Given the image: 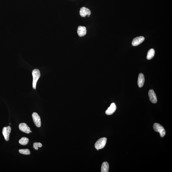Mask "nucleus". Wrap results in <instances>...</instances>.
<instances>
[{"label":"nucleus","mask_w":172,"mask_h":172,"mask_svg":"<svg viewBox=\"0 0 172 172\" xmlns=\"http://www.w3.org/2000/svg\"><path fill=\"white\" fill-rule=\"evenodd\" d=\"M32 74L33 77L32 87L34 89H36V83L40 77V71L37 69H35L32 71Z\"/></svg>","instance_id":"nucleus-1"},{"label":"nucleus","mask_w":172,"mask_h":172,"mask_svg":"<svg viewBox=\"0 0 172 172\" xmlns=\"http://www.w3.org/2000/svg\"><path fill=\"white\" fill-rule=\"evenodd\" d=\"M32 119L35 125L38 128H40L41 126V122L40 116L36 113H33L32 114Z\"/></svg>","instance_id":"nucleus-4"},{"label":"nucleus","mask_w":172,"mask_h":172,"mask_svg":"<svg viewBox=\"0 0 172 172\" xmlns=\"http://www.w3.org/2000/svg\"><path fill=\"white\" fill-rule=\"evenodd\" d=\"M116 109V106L114 103H112L110 106L105 111V113L108 115H111L114 113Z\"/></svg>","instance_id":"nucleus-9"},{"label":"nucleus","mask_w":172,"mask_h":172,"mask_svg":"<svg viewBox=\"0 0 172 172\" xmlns=\"http://www.w3.org/2000/svg\"><path fill=\"white\" fill-rule=\"evenodd\" d=\"M148 95L150 101L153 103H156L157 102V99L156 94L153 90H150L149 92Z\"/></svg>","instance_id":"nucleus-7"},{"label":"nucleus","mask_w":172,"mask_h":172,"mask_svg":"<svg viewBox=\"0 0 172 172\" xmlns=\"http://www.w3.org/2000/svg\"><path fill=\"white\" fill-rule=\"evenodd\" d=\"M91 12L89 9L85 7H82L80 11V14L82 17H85L87 15L90 16Z\"/></svg>","instance_id":"nucleus-10"},{"label":"nucleus","mask_w":172,"mask_h":172,"mask_svg":"<svg viewBox=\"0 0 172 172\" xmlns=\"http://www.w3.org/2000/svg\"><path fill=\"white\" fill-rule=\"evenodd\" d=\"M19 152L20 153L25 155H29L30 154V152L28 149H20L19 150Z\"/></svg>","instance_id":"nucleus-16"},{"label":"nucleus","mask_w":172,"mask_h":172,"mask_svg":"<svg viewBox=\"0 0 172 172\" xmlns=\"http://www.w3.org/2000/svg\"><path fill=\"white\" fill-rule=\"evenodd\" d=\"M153 127L155 132L159 133L161 137H163L166 135V131L164 128L160 124L158 123H155L154 124Z\"/></svg>","instance_id":"nucleus-3"},{"label":"nucleus","mask_w":172,"mask_h":172,"mask_svg":"<svg viewBox=\"0 0 172 172\" xmlns=\"http://www.w3.org/2000/svg\"><path fill=\"white\" fill-rule=\"evenodd\" d=\"M155 54V51L154 49L151 48L149 50L148 52L147 59L148 60H151L154 57Z\"/></svg>","instance_id":"nucleus-14"},{"label":"nucleus","mask_w":172,"mask_h":172,"mask_svg":"<svg viewBox=\"0 0 172 172\" xmlns=\"http://www.w3.org/2000/svg\"><path fill=\"white\" fill-rule=\"evenodd\" d=\"M29 139L27 137H23L19 141L20 144L22 145H25L28 144Z\"/></svg>","instance_id":"nucleus-15"},{"label":"nucleus","mask_w":172,"mask_h":172,"mask_svg":"<svg viewBox=\"0 0 172 172\" xmlns=\"http://www.w3.org/2000/svg\"><path fill=\"white\" fill-rule=\"evenodd\" d=\"M19 128L20 130L27 134L30 133V129L25 123H21L19 125Z\"/></svg>","instance_id":"nucleus-6"},{"label":"nucleus","mask_w":172,"mask_h":172,"mask_svg":"<svg viewBox=\"0 0 172 172\" xmlns=\"http://www.w3.org/2000/svg\"><path fill=\"white\" fill-rule=\"evenodd\" d=\"M42 146V145L40 143H35L33 144L34 148L35 150H38V147H41Z\"/></svg>","instance_id":"nucleus-17"},{"label":"nucleus","mask_w":172,"mask_h":172,"mask_svg":"<svg viewBox=\"0 0 172 172\" xmlns=\"http://www.w3.org/2000/svg\"><path fill=\"white\" fill-rule=\"evenodd\" d=\"M144 38L143 36L136 37L133 39L132 42V44L133 46H137L143 43L144 40Z\"/></svg>","instance_id":"nucleus-8"},{"label":"nucleus","mask_w":172,"mask_h":172,"mask_svg":"<svg viewBox=\"0 0 172 172\" xmlns=\"http://www.w3.org/2000/svg\"><path fill=\"white\" fill-rule=\"evenodd\" d=\"M77 32L80 37H82L85 36L86 34V28L85 27L81 26L78 27Z\"/></svg>","instance_id":"nucleus-11"},{"label":"nucleus","mask_w":172,"mask_h":172,"mask_svg":"<svg viewBox=\"0 0 172 172\" xmlns=\"http://www.w3.org/2000/svg\"><path fill=\"white\" fill-rule=\"evenodd\" d=\"M145 78L144 75L142 73L139 74L138 80V85L139 87H142L144 85Z\"/></svg>","instance_id":"nucleus-12"},{"label":"nucleus","mask_w":172,"mask_h":172,"mask_svg":"<svg viewBox=\"0 0 172 172\" xmlns=\"http://www.w3.org/2000/svg\"><path fill=\"white\" fill-rule=\"evenodd\" d=\"M109 169V165L107 162H103L101 166V172H108Z\"/></svg>","instance_id":"nucleus-13"},{"label":"nucleus","mask_w":172,"mask_h":172,"mask_svg":"<svg viewBox=\"0 0 172 172\" xmlns=\"http://www.w3.org/2000/svg\"><path fill=\"white\" fill-rule=\"evenodd\" d=\"M11 128L10 126L5 127L3 129L2 134H3L5 140L6 141L9 140V135L11 131Z\"/></svg>","instance_id":"nucleus-5"},{"label":"nucleus","mask_w":172,"mask_h":172,"mask_svg":"<svg viewBox=\"0 0 172 172\" xmlns=\"http://www.w3.org/2000/svg\"><path fill=\"white\" fill-rule=\"evenodd\" d=\"M107 139L105 137H103L99 139L96 142L95 147L97 151L103 148L106 144Z\"/></svg>","instance_id":"nucleus-2"},{"label":"nucleus","mask_w":172,"mask_h":172,"mask_svg":"<svg viewBox=\"0 0 172 172\" xmlns=\"http://www.w3.org/2000/svg\"><path fill=\"white\" fill-rule=\"evenodd\" d=\"M32 132V131H31L30 130V133H31Z\"/></svg>","instance_id":"nucleus-18"}]
</instances>
